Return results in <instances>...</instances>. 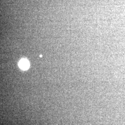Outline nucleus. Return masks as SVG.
I'll use <instances>...</instances> for the list:
<instances>
[{
	"mask_svg": "<svg viewBox=\"0 0 125 125\" xmlns=\"http://www.w3.org/2000/svg\"><path fill=\"white\" fill-rule=\"evenodd\" d=\"M29 62L26 59H21L19 63V66L21 69L23 70H27L29 67Z\"/></svg>",
	"mask_w": 125,
	"mask_h": 125,
	"instance_id": "1",
	"label": "nucleus"
}]
</instances>
